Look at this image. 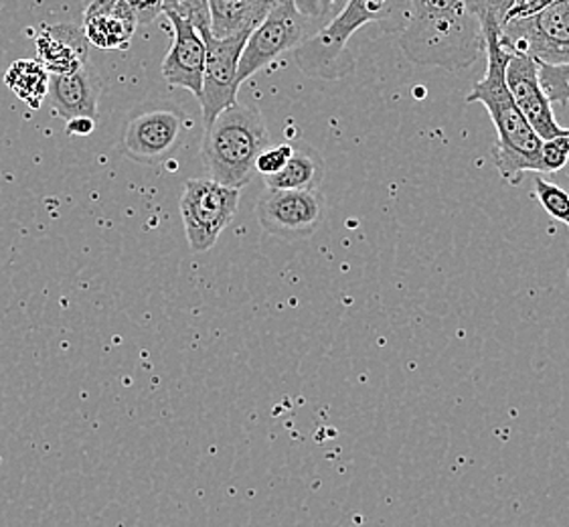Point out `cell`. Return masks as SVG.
Segmentation results:
<instances>
[{
	"mask_svg": "<svg viewBox=\"0 0 569 527\" xmlns=\"http://www.w3.org/2000/svg\"><path fill=\"white\" fill-rule=\"evenodd\" d=\"M325 159L320 152L308 145H297L284 169L272 177H266L268 189H288V191H319L325 181Z\"/></svg>",
	"mask_w": 569,
	"mask_h": 527,
	"instance_id": "2e32d148",
	"label": "cell"
},
{
	"mask_svg": "<svg viewBox=\"0 0 569 527\" xmlns=\"http://www.w3.org/2000/svg\"><path fill=\"white\" fill-rule=\"evenodd\" d=\"M103 92V81L91 63L83 68L49 78V103L61 120L93 118L98 120V103Z\"/></svg>",
	"mask_w": 569,
	"mask_h": 527,
	"instance_id": "4fadbf2b",
	"label": "cell"
},
{
	"mask_svg": "<svg viewBox=\"0 0 569 527\" xmlns=\"http://www.w3.org/2000/svg\"><path fill=\"white\" fill-rule=\"evenodd\" d=\"M191 118L179 103L152 98L137 106L126 118L120 150L130 161L157 167L171 161L181 150Z\"/></svg>",
	"mask_w": 569,
	"mask_h": 527,
	"instance_id": "5b68a950",
	"label": "cell"
},
{
	"mask_svg": "<svg viewBox=\"0 0 569 527\" xmlns=\"http://www.w3.org/2000/svg\"><path fill=\"white\" fill-rule=\"evenodd\" d=\"M179 206L191 250L209 252L238 213L240 189L217 183L213 179H189L182 187Z\"/></svg>",
	"mask_w": 569,
	"mask_h": 527,
	"instance_id": "8992f818",
	"label": "cell"
},
{
	"mask_svg": "<svg viewBox=\"0 0 569 527\" xmlns=\"http://www.w3.org/2000/svg\"><path fill=\"white\" fill-rule=\"evenodd\" d=\"M295 152V145H278V147H266L256 159V172H260L263 179L272 177L276 172L282 171L286 162L290 161Z\"/></svg>",
	"mask_w": 569,
	"mask_h": 527,
	"instance_id": "44dd1931",
	"label": "cell"
},
{
	"mask_svg": "<svg viewBox=\"0 0 569 527\" xmlns=\"http://www.w3.org/2000/svg\"><path fill=\"white\" fill-rule=\"evenodd\" d=\"M253 4L260 9L262 14H268V12L272 11V7L276 4V0H253Z\"/></svg>",
	"mask_w": 569,
	"mask_h": 527,
	"instance_id": "d4e9b609",
	"label": "cell"
},
{
	"mask_svg": "<svg viewBox=\"0 0 569 527\" xmlns=\"http://www.w3.org/2000/svg\"><path fill=\"white\" fill-rule=\"evenodd\" d=\"M96 130V120L93 118H73L66 122V135L68 137H90Z\"/></svg>",
	"mask_w": 569,
	"mask_h": 527,
	"instance_id": "cb8c5ba5",
	"label": "cell"
},
{
	"mask_svg": "<svg viewBox=\"0 0 569 527\" xmlns=\"http://www.w3.org/2000/svg\"><path fill=\"white\" fill-rule=\"evenodd\" d=\"M140 27L124 0H93L83 14V34L88 43L102 51L128 49Z\"/></svg>",
	"mask_w": 569,
	"mask_h": 527,
	"instance_id": "5bb4252c",
	"label": "cell"
},
{
	"mask_svg": "<svg viewBox=\"0 0 569 527\" xmlns=\"http://www.w3.org/2000/svg\"><path fill=\"white\" fill-rule=\"evenodd\" d=\"M51 73L39 59H17L4 73V83L31 110H39L49 92Z\"/></svg>",
	"mask_w": 569,
	"mask_h": 527,
	"instance_id": "ac0fdd59",
	"label": "cell"
},
{
	"mask_svg": "<svg viewBox=\"0 0 569 527\" xmlns=\"http://www.w3.org/2000/svg\"><path fill=\"white\" fill-rule=\"evenodd\" d=\"M505 80L525 120L531 125L541 140L559 137L566 130L556 122L551 102L547 100L539 81L536 59L525 53H511L505 71Z\"/></svg>",
	"mask_w": 569,
	"mask_h": 527,
	"instance_id": "7c38bea8",
	"label": "cell"
},
{
	"mask_svg": "<svg viewBox=\"0 0 569 527\" xmlns=\"http://www.w3.org/2000/svg\"><path fill=\"white\" fill-rule=\"evenodd\" d=\"M501 46L551 66L569 63V0H556L533 17L505 24Z\"/></svg>",
	"mask_w": 569,
	"mask_h": 527,
	"instance_id": "ba28073f",
	"label": "cell"
},
{
	"mask_svg": "<svg viewBox=\"0 0 569 527\" xmlns=\"http://www.w3.org/2000/svg\"><path fill=\"white\" fill-rule=\"evenodd\" d=\"M485 33L487 73L468 93V102H479L489 110L490 120L497 128L495 165L505 181L521 183L523 172H543L541 149L543 140L525 120L505 80V71L511 53L501 46V27L489 12H477Z\"/></svg>",
	"mask_w": 569,
	"mask_h": 527,
	"instance_id": "6da1fadb",
	"label": "cell"
},
{
	"mask_svg": "<svg viewBox=\"0 0 569 527\" xmlns=\"http://www.w3.org/2000/svg\"><path fill=\"white\" fill-rule=\"evenodd\" d=\"M206 41L203 90L199 96L206 128L231 103L238 102V66L251 31L217 39L209 29L199 31Z\"/></svg>",
	"mask_w": 569,
	"mask_h": 527,
	"instance_id": "30bf717a",
	"label": "cell"
},
{
	"mask_svg": "<svg viewBox=\"0 0 569 527\" xmlns=\"http://www.w3.org/2000/svg\"><path fill=\"white\" fill-rule=\"evenodd\" d=\"M295 2H297V4H300V2H305V0H295Z\"/></svg>",
	"mask_w": 569,
	"mask_h": 527,
	"instance_id": "484cf974",
	"label": "cell"
},
{
	"mask_svg": "<svg viewBox=\"0 0 569 527\" xmlns=\"http://www.w3.org/2000/svg\"><path fill=\"white\" fill-rule=\"evenodd\" d=\"M537 73L541 88L546 92L547 100L551 103H561L568 106L569 102V63H543L537 61Z\"/></svg>",
	"mask_w": 569,
	"mask_h": 527,
	"instance_id": "d6986e66",
	"label": "cell"
},
{
	"mask_svg": "<svg viewBox=\"0 0 569 527\" xmlns=\"http://www.w3.org/2000/svg\"><path fill=\"white\" fill-rule=\"evenodd\" d=\"M327 216V201L320 191H288L268 189L263 191L256 218L262 230L280 240H308L319 231Z\"/></svg>",
	"mask_w": 569,
	"mask_h": 527,
	"instance_id": "9c48e42d",
	"label": "cell"
},
{
	"mask_svg": "<svg viewBox=\"0 0 569 527\" xmlns=\"http://www.w3.org/2000/svg\"><path fill=\"white\" fill-rule=\"evenodd\" d=\"M164 14L172 24V43L160 68L162 78L171 88L187 90L199 100L206 71V41L189 19H182L171 11Z\"/></svg>",
	"mask_w": 569,
	"mask_h": 527,
	"instance_id": "8fae6325",
	"label": "cell"
},
{
	"mask_svg": "<svg viewBox=\"0 0 569 527\" xmlns=\"http://www.w3.org/2000/svg\"><path fill=\"white\" fill-rule=\"evenodd\" d=\"M207 11L209 31L217 39L253 31L266 17L253 0H207Z\"/></svg>",
	"mask_w": 569,
	"mask_h": 527,
	"instance_id": "e0dca14e",
	"label": "cell"
},
{
	"mask_svg": "<svg viewBox=\"0 0 569 527\" xmlns=\"http://www.w3.org/2000/svg\"><path fill=\"white\" fill-rule=\"evenodd\" d=\"M347 2L349 0H305L297 4V9L310 21H332L347 7Z\"/></svg>",
	"mask_w": 569,
	"mask_h": 527,
	"instance_id": "7402d4cb",
	"label": "cell"
},
{
	"mask_svg": "<svg viewBox=\"0 0 569 527\" xmlns=\"http://www.w3.org/2000/svg\"><path fill=\"white\" fill-rule=\"evenodd\" d=\"M270 147L262 112L251 103H231L206 128L201 159L209 179L241 189L256 172V159Z\"/></svg>",
	"mask_w": 569,
	"mask_h": 527,
	"instance_id": "277c9868",
	"label": "cell"
},
{
	"mask_svg": "<svg viewBox=\"0 0 569 527\" xmlns=\"http://www.w3.org/2000/svg\"><path fill=\"white\" fill-rule=\"evenodd\" d=\"M408 23V0H349L332 21L295 49L298 69L308 78L341 80L355 71L349 41L363 27L401 33Z\"/></svg>",
	"mask_w": 569,
	"mask_h": 527,
	"instance_id": "3957f363",
	"label": "cell"
},
{
	"mask_svg": "<svg viewBox=\"0 0 569 527\" xmlns=\"http://www.w3.org/2000/svg\"><path fill=\"white\" fill-rule=\"evenodd\" d=\"M137 17L138 24H149L159 17L164 7V0H124Z\"/></svg>",
	"mask_w": 569,
	"mask_h": 527,
	"instance_id": "603a6c76",
	"label": "cell"
},
{
	"mask_svg": "<svg viewBox=\"0 0 569 527\" xmlns=\"http://www.w3.org/2000/svg\"><path fill=\"white\" fill-rule=\"evenodd\" d=\"M399 46L416 66L456 71L479 61L485 33L472 0H408Z\"/></svg>",
	"mask_w": 569,
	"mask_h": 527,
	"instance_id": "7a4b0ae2",
	"label": "cell"
},
{
	"mask_svg": "<svg viewBox=\"0 0 569 527\" xmlns=\"http://www.w3.org/2000/svg\"><path fill=\"white\" fill-rule=\"evenodd\" d=\"M536 196L547 213L569 228V193L558 185L536 177Z\"/></svg>",
	"mask_w": 569,
	"mask_h": 527,
	"instance_id": "ffe728a7",
	"label": "cell"
},
{
	"mask_svg": "<svg viewBox=\"0 0 569 527\" xmlns=\"http://www.w3.org/2000/svg\"><path fill=\"white\" fill-rule=\"evenodd\" d=\"M39 61L51 76L73 73L90 63V43L80 24H43L34 37Z\"/></svg>",
	"mask_w": 569,
	"mask_h": 527,
	"instance_id": "9a60e30c",
	"label": "cell"
},
{
	"mask_svg": "<svg viewBox=\"0 0 569 527\" xmlns=\"http://www.w3.org/2000/svg\"><path fill=\"white\" fill-rule=\"evenodd\" d=\"M310 23L312 21L298 11L295 0L276 2L272 11L263 17L262 23L251 31L246 41L238 66V83L241 86L256 71L284 56L286 51L297 49L310 37Z\"/></svg>",
	"mask_w": 569,
	"mask_h": 527,
	"instance_id": "52a82bcc",
	"label": "cell"
}]
</instances>
